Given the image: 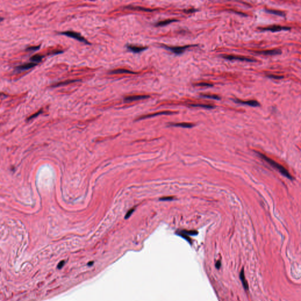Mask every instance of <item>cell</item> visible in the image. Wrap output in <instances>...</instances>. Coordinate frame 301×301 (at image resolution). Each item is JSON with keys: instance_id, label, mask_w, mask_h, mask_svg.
<instances>
[{"instance_id": "21", "label": "cell", "mask_w": 301, "mask_h": 301, "mask_svg": "<svg viewBox=\"0 0 301 301\" xmlns=\"http://www.w3.org/2000/svg\"><path fill=\"white\" fill-rule=\"evenodd\" d=\"M79 81V80H66V81H64V82H59V83L56 84L52 85V87H61V86L68 85V84H70L74 83V82H77V81Z\"/></svg>"}, {"instance_id": "16", "label": "cell", "mask_w": 301, "mask_h": 301, "mask_svg": "<svg viewBox=\"0 0 301 301\" xmlns=\"http://www.w3.org/2000/svg\"><path fill=\"white\" fill-rule=\"evenodd\" d=\"M177 21H178V20H175V19H172V20H171V19H168V20L161 21L158 22H156L155 24V25L156 27H164L165 26V25H169V24L177 22Z\"/></svg>"}, {"instance_id": "10", "label": "cell", "mask_w": 301, "mask_h": 301, "mask_svg": "<svg viewBox=\"0 0 301 301\" xmlns=\"http://www.w3.org/2000/svg\"><path fill=\"white\" fill-rule=\"evenodd\" d=\"M126 48L128 49V51L132 52L134 53H140L142 51L146 50L148 49V47H138L135 46H132V45H127L126 46Z\"/></svg>"}, {"instance_id": "28", "label": "cell", "mask_w": 301, "mask_h": 301, "mask_svg": "<svg viewBox=\"0 0 301 301\" xmlns=\"http://www.w3.org/2000/svg\"><path fill=\"white\" fill-rule=\"evenodd\" d=\"M174 198L173 197H165L160 198V201H172L174 199Z\"/></svg>"}, {"instance_id": "13", "label": "cell", "mask_w": 301, "mask_h": 301, "mask_svg": "<svg viewBox=\"0 0 301 301\" xmlns=\"http://www.w3.org/2000/svg\"><path fill=\"white\" fill-rule=\"evenodd\" d=\"M125 8H127V9H129V10H131L142 11H145V12H152V11H154L156 10L150 9V8H144V7H138V6H132V5L126 6V7H125Z\"/></svg>"}, {"instance_id": "25", "label": "cell", "mask_w": 301, "mask_h": 301, "mask_svg": "<svg viewBox=\"0 0 301 301\" xmlns=\"http://www.w3.org/2000/svg\"><path fill=\"white\" fill-rule=\"evenodd\" d=\"M42 112V109H40L39 111L37 112L35 114H33V115H32L31 116H30V117L27 119V121H30V120L33 119V118H36V117H38V115H40Z\"/></svg>"}, {"instance_id": "30", "label": "cell", "mask_w": 301, "mask_h": 301, "mask_svg": "<svg viewBox=\"0 0 301 301\" xmlns=\"http://www.w3.org/2000/svg\"><path fill=\"white\" fill-rule=\"evenodd\" d=\"M220 266H221V262L219 261H218L216 264V268L219 269V268H220Z\"/></svg>"}, {"instance_id": "22", "label": "cell", "mask_w": 301, "mask_h": 301, "mask_svg": "<svg viewBox=\"0 0 301 301\" xmlns=\"http://www.w3.org/2000/svg\"><path fill=\"white\" fill-rule=\"evenodd\" d=\"M179 232L185 234L186 235H197L198 232L196 231H188V230H181Z\"/></svg>"}, {"instance_id": "12", "label": "cell", "mask_w": 301, "mask_h": 301, "mask_svg": "<svg viewBox=\"0 0 301 301\" xmlns=\"http://www.w3.org/2000/svg\"><path fill=\"white\" fill-rule=\"evenodd\" d=\"M169 126H175V127H181L184 128H191L195 126L194 124L190 123H185V122H182V123H170L169 124Z\"/></svg>"}, {"instance_id": "9", "label": "cell", "mask_w": 301, "mask_h": 301, "mask_svg": "<svg viewBox=\"0 0 301 301\" xmlns=\"http://www.w3.org/2000/svg\"><path fill=\"white\" fill-rule=\"evenodd\" d=\"M256 53L258 54L264 55H280L282 54V51L279 49H270V50H265V51H257Z\"/></svg>"}, {"instance_id": "18", "label": "cell", "mask_w": 301, "mask_h": 301, "mask_svg": "<svg viewBox=\"0 0 301 301\" xmlns=\"http://www.w3.org/2000/svg\"><path fill=\"white\" fill-rule=\"evenodd\" d=\"M43 58H44V56L39 54H36L30 58V61H32V62H34V63L39 62L42 61Z\"/></svg>"}, {"instance_id": "27", "label": "cell", "mask_w": 301, "mask_h": 301, "mask_svg": "<svg viewBox=\"0 0 301 301\" xmlns=\"http://www.w3.org/2000/svg\"><path fill=\"white\" fill-rule=\"evenodd\" d=\"M134 210H135V208H132V209L129 210L127 212V213H126V215H125V218L128 219V218H130L131 215H132V213L134 212Z\"/></svg>"}, {"instance_id": "29", "label": "cell", "mask_w": 301, "mask_h": 301, "mask_svg": "<svg viewBox=\"0 0 301 301\" xmlns=\"http://www.w3.org/2000/svg\"><path fill=\"white\" fill-rule=\"evenodd\" d=\"M184 11L185 12H186V13H191V12H193L195 11H196V10L195 9H190V10H184Z\"/></svg>"}, {"instance_id": "15", "label": "cell", "mask_w": 301, "mask_h": 301, "mask_svg": "<svg viewBox=\"0 0 301 301\" xmlns=\"http://www.w3.org/2000/svg\"><path fill=\"white\" fill-rule=\"evenodd\" d=\"M189 106L192 107H199V108H203L208 109H212L215 108V106L213 105L204 104H191L189 105Z\"/></svg>"}, {"instance_id": "1", "label": "cell", "mask_w": 301, "mask_h": 301, "mask_svg": "<svg viewBox=\"0 0 301 301\" xmlns=\"http://www.w3.org/2000/svg\"><path fill=\"white\" fill-rule=\"evenodd\" d=\"M257 152V154L258 155V156H260V158H262V160H264L265 161H266V162L268 163V164H269L270 166L274 168H275V169H276L277 171H278L279 172H280L282 175L284 176L285 177L287 178L288 179H289L290 180H293L294 179V178L292 177V175L291 174H290L288 171L287 170V169L285 168L282 166V165H281L280 164H279L278 162H276V161H274V160H272L269 157H268L265 155H264V154L261 153V152Z\"/></svg>"}, {"instance_id": "24", "label": "cell", "mask_w": 301, "mask_h": 301, "mask_svg": "<svg viewBox=\"0 0 301 301\" xmlns=\"http://www.w3.org/2000/svg\"><path fill=\"white\" fill-rule=\"evenodd\" d=\"M196 86H199V87H213V85L212 84L206 83V82H201L197 84Z\"/></svg>"}, {"instance_id": "7", "label": "cell", "mask_w": 301, "mask_h": 301, "mask_svg": "<svg viewBox=\"0 0 301 301\" xmlns=\"http://www.w3.org/2000/svg\"><path fill=\"white\" fill-rule=\"evenodd\" d=\"M234 101L236 104L244 105H248V106L252 107H258L260 106L259 102H258L257 101L255 100H249V101H242L240 100L239 99H235L234 100Z\"/></svg>"}, {"instance_id": "8", "label": "cell", "mask_w": 301, "mask_h": 301, "mask_svg": "<svg viewBox=\"0 0 301 301\" xmlns=\"http://www.w3.org/2000/svg\"><path fill=\"white\" fill-rule=\"evenodd\" d=\"M150 96L149 95H132V96H128L125 97L124 99V102H130L133 101H136L139 100H146V99L149 98Z\"/></svg>"}, {"instance_id": "11", "label": "cell", "mask_w": 301, "mask_h": 301, "mask_svg": "<svg viewBox=\"0 0 301 301\" xmlns=\"http://www.w3.org/2000/svg\"><path fill=\"white\" fill-rule=\"evenodd\" d=\"M36 65H37V64L36 63H34V62H29V63H27V64H23V65H20L18 66H17L16 68V70L18 71H26V70H28L29 69H31L32 68L34 67V66H35Z\"/></svg>"}, {"instance_id": "14", "label": "cell", "mask_w": 301, "mask_h": 301, "mask_svg": "<svg viewBox=\"0 0 301 301\" xmlns=\"http://www.w3.org/2000/svg\"><path fill=\"white\" fill-rule=\"evenodd\" d=\"M265 11L267 12L268 14L275 15V16H279V17H285L286 16V14L284 12L281 11L279 10H270V9H265Z\"/></svg>"}, {"instance_id": "5", "label": "cell", "mask_w": 301, "mask_h": 301, "mask_svg": "<svg viewBox=\"0 0 301 301\" xmlns=\"http://www.w3.org/2000/svg\"><path fill=\"white\" fill-rule=\"evenodd\" d=\"M195 46H185L182 47H169V46H164V48L165 49H168V50L170 51L171 52L174 53L176 55H180L182 53L184 52V51L186 50V49L190 48V47Z\"/></svg>"}, {"instance_id": "19", "label": "cell", "mask_w": 301, "mask_h": 301, "mask_svg": "<svg viewBox=\"0 0 301 301\" xmlns=\"http://www.w3.org/2000/svg\"><path fill=\"white\" fill-rule=\"evenodd\" d=\"M200 96L203 98H206L209 99H212V100H220L221 97L217 95H214V94H201Z\"/></svg>"}, {"instance_id": "23", "label": "cell", "mask_w": 301, "mask_h": 301, "mask_svg": "<svg viewBox=\"0 0 301 301\" xmlns=\"http://www.w3.org/2000/svg\"><path fill=\"white\" fill-rule=\"evenodd\" d=\"M266 77H268V78H269L275 79H282V78H284V77L283 76H281V75H266Z\"/></svg>"}, {"instance_id": "26", "label": "cell", "mask_w": 301, "mask_h": 301, "mask_svg": "<svg viewBox=\"0 0 301 301\" xmlns=\"http://www.w3.org/2000/svg\"><path fill=\"white\" fill-rule=\"evenodd\" d=\"M40 49V46H35V47H30L26 49V51H36L39 50Z\"/></svg>"}, {"instance_id": "6", "label": "cell", "mask_w": 301, "mask_h": 301, "mask_svg": "<svg viewBox=\"0 0 301 301\" xmlns=\"http://www.w3.org/2000/svg\"><path fill=\"white\" fill-rule=\"evenodd\" d=\"M175 113L176 112H171V111H161V112H155V113H154V114H148V115H145L142 116V117H139V118H138V119H137V121H139V120H142V119H147V118H151L156 117V116H159V115H172V114H175Z\"/></svg>"}, {"instance_id": "20", "label": "cell", "mask_w": 301, "mask_h": 301, "mask_svg": "<svg viewBox=\"0 0 301 301\" xmlns=\"http://www.w3.org/2000/svg\"><path fill=\"white\" fill-rule=\"evenodd\" d=\"M240 280L242 281V285L244 286V288L245 289H248V283H247V282L246 281V279H245V275H244V270H242L241 272H240Z\"/></svg>"}, {"instance_id": "3", "label": "cell", "mask_w": 301, "mask_h": 301, "mask_svg": "<svg viewBox=\"0 0 301 301\" xmlns=\"http://www.w3.org/2000/svg\"><path fill=\"white\" fill-rule=\"evenodd\" d=\"M60 34H62V35L69 36V37L74 38V39L78 40L80 42L85 43V44H88V45L90 44V43L88 42V41L86 40L85 39V38H84L82 36H81V34H79L77 33H75V32H73V31H68L62 32V33H61Z\"/></svg>"}, {"instance_id": "4", "label": "cell", "mask_w": 301, "mask_h": 301, "mask_svg": "<svg viewBox=\"0 0 301 301\" xmlns=\"http://www.w3.org/2000/svg\"><path fill=\"white\" fill-rule=\"evenodd\" d=\"M259 29L262 31H270L272 33H275V32H279L281 31H289V30L291 29V28L289 27L275 25L268 27L259 28Z\"/></svg>"}, {"instance_id": "17", "label": "cell", "mask_w": 301, "mask_h": 301, "mask_svg": "<svg viewBox=\"0 0 301 301\" xmlns=\"http://www.w3.org/2000/svg\"><path fill=\"white\" fill-rule=\"evenodd\" d=\"M109 74H135L136 73L134 72L131 71L125 70V69H118V70H115L114 71H112Z\"/></svg>"}, {"instance_id": "2", "label": "cell", "mask_w": 301, "mask_h": 301, "mask_svg": "<svg viewBox=\"0 0 301 301\" xmlns=\"http://www.w3.org/2000/svg\"><path fill=\"white\" fill-rule=\"evenodd\" d=\"M222 57L223 58L229 61H233V60H238L240 61H245L248 62H255L257 61L255 59L251 58L244 57V56L239 55H223Z\"/></svg>"}]
</instances>
